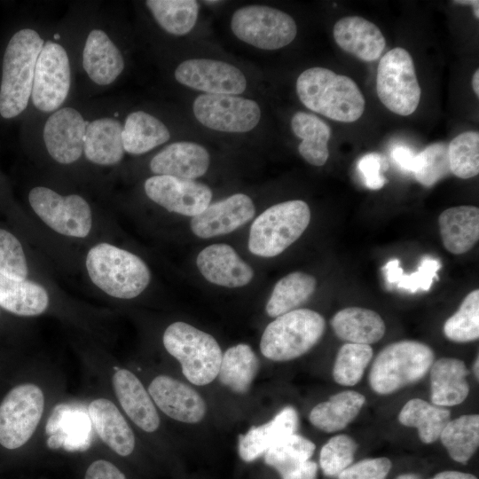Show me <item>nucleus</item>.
Returning <instances> with one entry per match:
<instances>
[{
    "label": "nucleus",
    "instance_id": "obj_2",
    "mask_svg": "<svg viewBox=\"0 0 479 479\" xmlns=\"http://www.w3.org/2000/svg\"><path fill=\"white\" fill-rule=\"evenodd\" d=\"M51 27L25 16L0 35V126L21 122L26 116L36 60Z\"/></svg>",
    "mask_w": 479,
    "mask_h": 479
},
{
    "label": "nucleus",
    "instance_id": "obj_49",
    "mask_svg": "<svg viewBox=\"0 0 479 479\" xmlns=\"http://www.w3.org/2000/svg\"><path fill=\"white\" fill-rule=\"evenodd\" d=\"M83 479H127L125 475L112 462L97 459L86 469Z\"/></svg>",
    "mask_w": 479,
    "mask_h": 479
},
{
    "label": "nucleus",
    "instance_id": "obj_34",
    "mask_svg": "<svg viewBox=\"0 0 479 479\" xmlns=\"http://www.w3.org/2000/svg\"><path fill=\"white\" fill-rule=\"evenodd\" d=\"M143 4L153 23L173 36L190 33L199 16L200 4L195 0H146Z\"/></svg>",
    "mask_w": 479,
    "mask_h": 479
},
{
    "label": "nucleus",
    "instance_id": "obj_43",
    "mask_svg": "<svg viewBox=\"0 0 479 479\" xmlns=\"http://www.w3.org/2000/svg\"><path fill=\"white\" fill-rule=\"evenodd\" d=\"M451 172L467 179L479 173V133L465 131L448 144Z\"/></svg>",
    "mask_w": 479,
    "mask_h": 479
},
{
    "label": "nucleus",
    "instance_id": "obj_47",
    "mask_svg": "<svg viewBox=\"0 0 479 479\" xmlns=\"http://www.w3.org/2000/svg\"><path fill=\"white\" fill-rule=\"evenodd\" d=\"M388 458H373L360 460L345 468L338 479H386L391 469Z\"/></svg>",
    "mask_w": 479,
    "mask_h": 479
},
{
    "label": "nucleus",
    "instance_id": "obj_55",
    "mask_svg": "<svg viewBox=\"0 0 479 479\" xmlns=\"http://www.w3.org/2000/svg\"><path fill=\"white\" fill-rule=\"evenodd\" d=\"M396 479H421V478L415 474H403L397 476Z\"/></svg>",
    "mask_w": 479,
    "mask_h": 479
},
{
    "label": "nucleus",
    "instance_id": "obj_39",
    "mask_svg": "<svg viewBox=\"0 0 479 479\" xmlns=\"http://www.w3.org/2000/svg\"><path fill=\"white\" fill-rule=\"evenodd\" d=\"M313 442L296 433L271 446L264 454V462L283 476L310 460L315 452Z\"/></svg>",
    "mask_w": 479,
    "mask_h": 479
},
{
    "label": "nucleus",
    "instance_id": "obj_31",
    "mask_svg": "<svg viewBox=\"0 0 479 479\" xmlns=\"http://www.w3.org/2000/svg\"><path fill=\"white\" fill-rule=\"evenodd\" d=\"M46 289L27 279H14L0 273V307L18 316L33 317L49 306Z\"/></svg>",
    "mask_w": 479,
    "mask_h": 479
},
{
    "label": "nucleus",
    "instance_id": "obj_50",
    "mask_svg": "<svg viewBox=\"0 0 479 479\" xmlns=\"http://www.w3.org/2000/svg\"><path fill=\"white\" fill-rule=\"evenodd\" d=\"M391 157L397 166L404 171L413 172L416 154L411 148L403 145H397L391 150Z\"/></svg>",
    "mask_w": 479,
    "mask_h": 479
},
{
    "label": "nucleus",
    "instance_id": "obj_4",
    "mask_svg": "<svg viewBox=\"0 0 479 479\" xmlns=\"http://www.w3.org/2000/svg\"><path fill=\"white\" fill-rule=\"evenodd\" d=\"M98 100L75 99L49 114L21 122L20 140L41 148L54 163L72 167L84 160L88 122Z\"/></svg>",
    "mask_w": 479,
    "mask_h": 479
},
{
    "label": "nucleus",
    "instance_id": "obj_26",
    "mask_svg": "<svg viewBox=\"0 0 479 479\" xmlns=\"http://www.w3.org/2000/svg\"><path fill=\"white\" fill-rule=\"evenodd\" d=\"M90 420L100 440L116 454L126 457L135 448L134 433L117 406L109 399L96 398L88 406Z\"/></svg>",
    "mask_w": 479,
    "mask_h": 479
},
{
    "label": "nucleus",
    "instance_id": "obj_51",
    "mask_svg": "<svg viewBox=\"0 0 479 479\" xmlns=\"http://www.w3.org/2000/svg\"><path fill=\"white\" fill-rule=\"evenodd\" d=\"M318 465L308 460L297 469L281 476L282 479H317Z\"/></svg>",
    "mask_w": 479,
    "mask_h": 479
},
{
    "label": "nucleus",
    "instance_id": "obj_35",
    "mask_svg": "<svg viewBox=\"0 0 479 479\" xmlns=\"http://www.w3.org/2000/svg\"><path fill=\"white\" fill-rule=\"evenodd\" d=\"M259 369V360L251 347L240 343L222 356L218 372L220 382L238 394L248 391Z\"/></svg>",
    "mask_w": 479,
    "mask_h": 479
},
{
    "label": "nucleus",
    "instance_id": "obj_46",
    "mask_svg": "<svg viewBox=\"0 0 479 479\" xmlns=\"http://www.w3.org/2000/svg\"><path fill=\"white\" fill-rule=\"evenodd\" d=\"M0 273L14 279H26L28 268L19 239L0 228Z\"/></svg>",
    "mask_w": 479,
    "mask_h": 479
},
{
    "label": "nucleus",
    "instance_id": "obj_36",
    "mask_svg": "<svg viewBox=\"0 0 479 479\" xmlns=\"http://www.w3.org/2000/svg\"><path fill=\"white\" fill-rule=\"evenodd\" d=\"M451 412L448 409L429 404L420 398L406 402L398 414V420L406 427L418 430L420 439L425 444H432L449 422Z\"/></svg>",
    "mask_w": 479,
    "mask_h": 479
},
{
    "label": "nucleus",
    "instance_id": "obj_32",
    "mask_svg": "<svg viewBox=\"0 0 479 479\" xmlns=\"http://www.w3.org/2000/svg\"><path fill=\"white\" fill-rule=\"evenodd\" d=\"M365 401L362 394L354 390H344L314 406L309 414V420L314 427L322 431H340L357 416Z\"/></svg>",
    "mask_w": 479,
    "mask_h": 479
},
{
    "label": "nucleus",
    "instance_id": "obj_17",
    "mask_svg": "<svg viewBox=\"0 0 479 479\" xmlns=\"http://www.w3.org/2000/svg\"><path fill=\"white\" fill-rule=\"evenodd\" d=\"M174 78L181 85L203 94L240 95L247 86L244 73L237 67L212 59H190L180 62Z\"/></svg>",
    "mask_w": 479,
    "mask_h": 479
},
{
    "label": "nucleus",
    "instance_id": "obj_25",
    "mask_svg": "<svg viewBox=\"0 0 479 479\" xmlns=\"http://www.w3.org/2000/svg\"><path fill=\"white\" fill-rule=\"evenodd\" d=\"M333 35L341 49L367 62L377 60L386 45L385 37L380 28L358 16H348L339 20L334 26Z\"/></svg>",
    "mask_w": 479,
    "mask_h": 479
},
{
    "label": "nucleus",
    "instance_id": "obj_1",
    "mask_svg": "<svg viewBox=\"0 0 479 479\" xmlns=\"http://www.w3.org/2000/svg\"><path fill=\"white\" fill-rule=\"evenodd\" d=\"M77 70L75 99H90L114 87L127 67L118 24L98 3L73 4Z\"/></svg>",
    "mask_w": 479,
    "mask_h": 479
},
{
    "label": "nucleus",
    "instance_id": "obj_13",
    "mask_svg": "<svg viewBox=\"0 0 479 479\" xmlns=\"http://www.w3.org/2000/svg\"><path fill=\"white\" fill-rule=\"evenodd\" d=\"M376 91L381 102L397 114L407 116L417 109L421 91L412 58L406 50L394 48L381 59Z\"/></svg>",
    "mask_w": 479,
    "mask_h": 479
},
{
    "label": "nucleus",
    "instance_id": "obj_23",
    "mask_svg": "<svg viewBox=\"0 0 479 479\" xmlns=\"http://www.w3.org/2000/svg\"><path fill=\"white\" fill-rule=\"evenodd\" d=\"M115 396L127 416L142 430L152 433L160 426L155 404L140 380L122 368L112 376Z\"/></svg>",
    "mask_w": 479,
    "mask_h": 479
},
{
    "label": "nucleus",
    "instance_id": "obj_21",
    "mask_svg": "<svg viewBox=\"0 0 479 479\" xmlns=\"http://www.w3.org/2000/svg\"><path fill=\"white\" fill-rule=\"evenodd\" d=\"M210 155L201 145L192 141H175L163 145L149 161L153 175L194 180L208 169Z\"/></svg>",
    "mask_w": 479,
    "mask_h": 479
},
{
    "label": "nucleus",
    "instance_id": "obj_28",
    "mask_svg": "<svg viewBox=\"0 0 479 479\" xmlns=\"http://www.w3.org/2000/svg\"><path fill=\"white\" fill-rule=\"evenodd\" d=\"M467 375V368L460 359L442 357L433 362L430 367L432 403L442 407L463 403L469 393Z\"/></svg>",
    "mask_w": 479,
    "mask_h": 479
},
{
    "label": "nucleus",
    "instance_id": "obj_48",
    "mask_svg": "<svg viewBox=\"0 0 479 479\" xmlns=\"http://www.w3.org/2000/svg\"><path fill=\"white\" fill-rule=\"evenodd\" d=\"M384 159L376 153L365 154L357 162V169L364 177L365 185L372 190H379L387 183L381 170Z\"/></svg>",
    "mask_w": 479,
    "mask_h": 479
},
{
    "label": "nucleus",
    "instance_id": "obj_6",
    "mask_svg": "<svg viewBox=\"0 0 479 479\" xmlns=\"http://www.w3.org/2000/svg\"><path fill=\"white\" fill-rule=\"evenodd\" d=\"M85 265L92 283L114 298L138 296L151 279L150 270L140 257L106 242L90 248Z\"/></svg>",
    "mask_w": 479,
    "mask_h": 479
},
{
    "label": "nucleus",
    "instance_id": "obj_37",
    "mask_svg": "<svg viewBox=\"0 0 479 479\" xmlns=\"http://www.w3.org/2000/svg\"><path fill=\"white\" fill-rule=\"evenodd\" d=\"M316 279L305 272L294 271L280 279L275 285L266 303V313L277 318L296 310L316 289Z\"/></svg>",
    "mask_w": 479,
    "mask_h": 479
},
{
    "label": "nucleus",
    "instance_id": "obj_15",
    "mask_svg": "<svg viewBox=\"0 0 479 479\" xmlns=\"http://www.w3.org/2000/svg\"><path fill=\"white\" fill-rule=\"evenodd\" d=\"M192 112L204 127L225 133L248 132L262 117L256 101L237 95L201 94L194 99Z\"/></svg>",
    "mask_w": 479,
    "mask_h": 479
},
{
    "label": "nucleus",
    "instance_id": "obj_29",
    "mask_svg": "<svg viewBox=\"0 0 479 479\" xmlns=\"http://www.w3.org/2000/svg\"><path fill=\"white\" fill-rule=\"evenodd\" d=\"M446 250L454 255L469 251L479 239V208L462 205L445 209L438 217Z\"/></svg>",
    "mask_w": 479,
    "mask_h": 479
},
{
    "label": "nucleus",
    "instance_id": "obj_20",
    "mask_svg": "<svg viewBox=\"0 0 479 479\" xmlns=\"http://www.w3.org/2000/svg\"><path fill=\"white\" fill-rule=\"evenodd\" d=\"M255 208L249 196L235 193L209 204L191 220L192 232L203 239L230 233L248 222Z\"/></svg>",
    "mask_w": 479,
    "mask_h": 479
},
{
    "label": "nucleus",
    "instance_id": "obj_56",
    "mask_svg": "<svg viewBox=\"0 0 479 479\" xmlns=\"http://www.w3.org/2000/svg\"><path fill=\"white\" fill-rule=\"evenodd\" d=\"M478 364H479V362H478V357H477L476 360L474 363V365H473V371H474L475 376H476L477 380H478V377H479Z\"/></svg>",
    "mask_w": 479,
    "mask_h": 479
},
{
    "label": "nucleus",
    "instance_id": "obj_11",
    "mask_svg": "<svg viewBox=\"0 0 479 479\" xmlns=\"http://www.w3.org/2000/svg\"><path fill=\"white\" fill-rule=\"evenodd\" d=\"M35 214L51 230L72 238L87 237L92 227L89 201L79 193L62 194L46 185H35L27 193Z\"/></svg>",
    "mask_w": 479,
    "mask_h": 479
},
{
    "label": "nucleus",
    "instance_id": "obj_16",
    "mask_svg": "<svg viewBox=\"0 0 479 479\" xmlns=\"http://www.w3.org/2000/svg\"><path fill=\"white\" fill-rule=\"evenodd\" d=\"M124 114L112 100L99 99L86 129L83 157L90 165L114 167L122 162L125 152L122 132Z\"/></svg>",
    "mask_w": 479,
    "mask_h": 479
},
{
    "label": "nucleus",
    "instance_id": "obj_53",
    "mask_svg": "<svg viewBox=\"0 0 479 479\" xmlns=\"http://www.w3.org/2000/svg\"><path fill=\"white\" fill-rule=\"evenodd\" d=\"M453 3L459 4H469L473 7L474 16L478 20L479 19V1L477 0H460L454 1Z\"/></svg>",
    "mask_w": 479,
    "mask_h": 479
},
{
    "label": "nucleus",
    "instance_id": "obj_8",
    "mask_svg": "<svg viewBox=\"0 0 479 479\" xmlns=\"http://www.w3.org/2000/svg\"><path fill=\"white\" fill-rule=\"evenodd\" d=\"M435 359L425 343L400 341L386 346L375 357L369 373L373 391L388 395L423 378Z\"/></svg>",
    "mask_w": 479,
    "mask_h": 479
},
{
    "label": "nucleus",
    "instance_id": "obj_14",
    "mask_svg": "<svg viewBox=\"0 0 479 479\" xmlns=\"http://www.w3.org/2000/svg\"><path fill=\"white\" fill-rule=\"evenodd\" d=\"M44 404L39 386L22 383L12 388L0 404V444L14 450L27 444L41 420Z\"/></svg>",
    "mask_w": 479,
    "mask_h": 479
},
{
    "label": "nucleus",
    "instance_id": "obj_27",
    "mask_svg": "<svg viewBox=\"0 0 479 479\" xmlns=\"http://www.w3.org/2000/svg\"><path fill=\"white\" fill-rule=\"evenodd\" d=\"M298 413L292 406L280 410L270 421L252 427L239 439V455L242 460L252 462L263 455L283 438L294 434L298 428Z\"/></svg>",
    "mask_w": 479,
    "mask_h": 479
},
{
    "label": "nucleus",
    "instance_id": "obj_18",
    "mask_svg": "<svg viewBox=\"0 0 479 479\" xmlns=\"http://www.w3.org/2000/svg\"><path fill=\"white\" fill-rule=\"evenodd\" d=\"M144 192L168 211L192 217L210 204L213 194L208 185L195 180L159 175L145 180Z\"/></svg>",
    "mask_w": 479,
    "mask_h": 479
},
{
    "label": "nucleus",
    "instance_id": "obj_9",
    "mask_svg": "<svg viewBox=\"0 0 479 479\" xmlns=\"http://www.w3.org/2000/svg\"><path fill=\"white\" fill-rule=\"evenodd\" d=\"M310 221V209L303 200L275 204L264 210L252 224L248 249L258 256H276L301 237Z\"/></svg>",
    "mask_w": 479,
    "mask_h": 479
},
{
    "label": "nucleus",
    "instance_id": "obj_40",
    "mask_svg": "<svg viewBox=\"0 0 479 479\" xmlns=\"http://www.w3.org/2000/svg\"><path fill=\"white\" fill-rule=\"evenodd\" d=\"M399 264L398 259H393L383 266L386 281L389 285H396L411 293L429 290L434 279H438L437 271L441 268V263L429 256L424 257L417 271L411 274L404 273Z\"/></svg>",
    "mask_w": 479,
    "mask_h": 479
},
{
    "label": "nucleus",
    "instance_id": "obj_54",
    "mask_svg": "<svg viewBox=\"0 0 479 479\" xmlns=\"http://www.w3.org/2000/svg\"><path fill=\"white\" fill-rule=\"evenodd\" d=\"M472 87L475 94L479 95V69H476L472 78Z\"/></svg>",
    "mask_w": 479,
    "mask_h": 479
},
{
    "label": "nucleus",
    "instance_id": "obj_42",
    "mask_svg": "<svg viewBox=\"0 0 479 479\" xmlns=\"http://www.w3.org/2000/svg\"><path fill=\"white\" fill-rule=\"evenodd\" d=\"M445 336L455 342H468L479 337V290H473L458 310L444 323Z\"/></svg>",
    "mask_w": 479,
    "mask_h": 479
},
{
    "label": "nucleus",
    "instance_id": "obj_38",
    "mask_svg": "<svg viewBox=\"0 0 479 479\" xmlns=\"http://www.w3.org/2000/svg\"><path fill=\"white\" fill-rule=\"evenodd\" d=\"M439 438L453 460L466 464L478 448V414H467L450 420Z\"/></svg>",
    "mask_w": 479,
    "mask_h": 479
},
{
    "label": "nucleus",
    "instance_id": "obj_7",
    "mask_svg": "<svg viewBox=\"0 0 479 479\" xmlns=\"http://www.w3.org/2000/svg\"><path fill=\"white\" fill-rule=\"evenodd\" d=\"M162 342L180 363L183 374L191 383L203 386L217 377L223 353L212 335L178 321L166 328Z\"/></svg>",
    "mask_w": 479,
    "mask_h": 479
},
{
    "label": "nucleus",
    "instance_id": "obj_19",
    "mask_svg": "<svg viewBox=\"0 0 479 479\" xmlns=\"http://www.w3.org/2000/svg\"><path fill=\"white\" fill-rule=\"evenodd\" d=\"M147 391L154 404L175 420L193 424L200 422L206 414V404L200 395L170 376H156Z\"/></svg>",
    "mask_w": 479,
    "mask_h": 479
},
{
    "label": "nucleus",
    "instance_id": "obj_44",
    "mask_svg": "<svg viewBox=\"0 0 479 479\" xmlns=\"http://www.w3.org/2000/svg\"><path fill=\"white\" fill-rule=\"evenodd\" d=\"M413 174L416 180L426 187L434 185L452 174L448 144L433 143L416 154Z\"/></svg>",
    "mask_w": 479,
    "mask_h": 479
},
{
    "label": "nucleus",
    "instance_id": "obj_12",
    "mask_svg": "<svg viewBox=\"0 0 479 479\" xmlns=\"http://www.w3.org/2000/svg\"><path fill=\"white\" fill-rule=\"evenodd\" d=\"M231 29L241 42L265 51L283 48L297 35V25L289 14L263 4L237 9L231 18Z\"/></svg>",
    "mask_w": 479,
    "mask_h": 479
},
{
    "label": "nucleus",
    "instance_id": "obj_45",
    "mask_svg": "<svg viewBox=\"0 0 479 479\" xmlns=\"http://www.w3.org/2000/svg\"><path fill=\"white\" fill-rule=\"evenodd\" d=\"M357 444L348 435L340 434L330 438L321 448L319 464L323 473L337 477L354 459Z\"/></svg>",
    "mask_w": 479,
    "mask_h": 479
},
{
    "label": "nucleus",
    "instance_id": "obj_10",
    "mask_svg": "<svg viewBox=\"0 0 479 479\" xmlns=\"http://www.w3.org/2000/svg\"><path fill=\"white\" fill-rule=\"evenodd\" d=\"M324 318L310 309H297L277 317L264 329L260 349L273 361H288L308 352L322 337Z\"/></svg>",
    "mask_w": 479,
    "mask_h": 479
},
{
    "label": "nucleus",
    "instance_id": "obj_22",
    "mask_svg": "<svg viewBox=\"0 0 479 479\" xmlns=\"http://www.w3.org/2000/svg\"><path fill=\"white\" fill-rule=\"evenodd\" d=\"M196 263L208 281L222 287H243L254 276L252 268L227 244L208 246L199 253Z\"/></svg>",
    "mask_w": 479,
    "mask_h": 479
},
{
    "label": "nucleus",
    "instance_id": "obj_33",
    "mask_svg": "<svg viewBox=\"0 0 479 479\" xmlns=\"http://www.w3.org/2000/svg\"><path fill=\"white\" fill-rule=\"evenodd\" d=\"M291 129L302 139L298 145L301 156L313 166H323L329 157V125L315 114L299 111L291 119Z\"/></svg>",
    "mask_w": 479,
    "mask_h": 479
},
{
    "label": "nucleus",
    "instance_id": "obj_41",
    "mask_svg": "<svg viewBox=\"0 0 479 479\" xmlns=\"http://www.w3.org/2000/svg\"><path fill=\"white\" fill-rule=\"evenodd\" d=\"M373 354L370 345L350 342L342 345L338 350L333 367L334 381L342 386H354L358 383Z\"/></svg>",
    "mask_w": 479,
    "mask_h": 479
},
{
    "label": "nucleus",
    "instance_id": "obj_24",
    "mask_svg": "<svg viewBox=\"0 0 479 479\" xmlns=\"http://www.w3.org/2000/svg\"><path fill=\"white\" fill-rule=\"evenodd\" d=\"M171 137L166 122L148 110L137 108L124 114L122 138L125 153L145 154L167 145Z\"/></svg>",
    "mask_w": 479,
    "mask_h": 479
},
{
    "label": "nucleus",
    "instance_id": "obj_30",
    "mask_svg": "<svg viewBox=\"0 0 479 479\" xmlns=\"http://www.w3.org/2000/svg\"><path fill=\"white\" fill-rule=\"evenodd\" d=\"M336 336L350 343L370 345L379 342L385 334V323L375 311L348 307L336 312L331 319Z\"/></svg>",
    "mask_w": 479,
    "mask_h": 479
},
{
    "label": "nucleus",
    "instance_id": "obj_3",
    "mask_svg": "<svg viewBox=\"0 0 479 479\" xmlns=\"http://www.w3.org/2000/svg\"><path fill=\"white\" fill-rule=\"evenodd\" d=\"M76 92L75 28L68 11L59 23L51 25L39 53L29 107L22 121L53 113L75 100Z\"/></svg>",
    "mask_w": 479,
    "mask_h": 479
},
{
    "label": "nucleus",
    "instance_id": "obj_52",
    "mask_svg": "<svg viewBox=\"0 0 479 479\" xmlns=\"http://www.w3.org/2000/svg\"><path fill=\"white\" fill-rule=\"evenodd\" d=\"M431 479H477L475 475L459 471H444Z\"/></svg>",
    "mask_w": 479,
    "mask_h": 479
},
{
    "label": "nucleus",
    "instance_id": "obj_5",
    "mask_svg": "<svg viewBox=\"0 0 479 479\" xmlns=\"http://www.w3.org/2000/svg\"><path fill=\"white\" fill-rule=\"evenodd\" d=\"M296 93L308 109L337 122H353L364 113L365 98L356 82L325 67L301 73Z\"/></svg>",
    "mask_w": 479,
    "mask_h": 479
}]
</instances>
